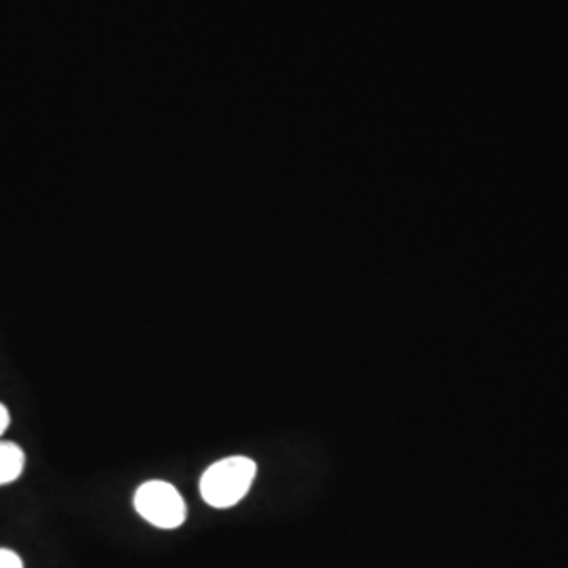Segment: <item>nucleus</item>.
<instances>
[{"mask_svg": "<svg viewBox=\"0 0 568 568\" xmlns=\"http://www.w3.org/2000/svg\"><path fill=\"white\" fill-rule=\"evenodd\" d=\"M257 464L248 457H225L206 467L201 478V495L211 508L227 509L241 504L255 480Z\"/></svg>", "mask_w": 568, "mask_h": 568, "instance_id": "f257e3e1", "label": "nucleus"}, {"mask_svg": "<svg viewBox=\"0 0 568 568\" xmlns=\"http://www.w3.org/2000/svg\"><path fill=\"white\" fill-rule=\"evenodd\" d=\"M135 509L152 527L164 530L182 527L185 520V504L180 490L164 480H150L138 488Z\"/></svg>", "mask_w": 568, "mask_h": 568, "instance_id": "f03ea898", "label": "nucleus"}, {"mask_svg": "<svg viewBox=\"0 0 568 568\" xmlns=\"http://www.w3.org/2000/svg\"><path fill=\"white\" fill-rule=\"evenodd\" d=\"M26 466V455L16 443H0V487L18 480Z\"/></svg>", "mask_w": 568, "mask_h": 568, "instance_id": "7ed1b4c3", "label": "nucleus"}, {"mask_svg": "<svg viewBox=\"0 0 568 568\" xmlns=\"http://www.w3.org/2000/svg\"><path fill=\"white\" fill-rule=\"evenodd\" d=\"M0 568H23V562L16 551L0 548Z\"/></svg>", "mask_w": 568, "mask_h": 568, "instance_id": "20e7f679", "label": "nucleus"}, {"mask_svg": "<svg viewBox=\"0 0 568 568\" xmlns=\"http://www.w3.org/2000/svg\"><path fill=\"white\" fill-rule=\"evenodd\" d=\"M9 424H11V415H9L7 406L0 405V436L7 432Z\"/></svg>", "mask_w": 568, "mask_h": 568, "instance_id": "39448f33", "label": "nucleus"}]
</instances>
